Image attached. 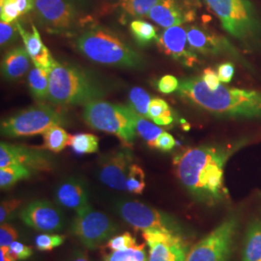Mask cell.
Here are the masks:
<instances>
[{
	"mask_svg": "<svg viewBox=\"0 0 261 261\" xmlns=\"http://www.w3.org/2000/svg\"><path fill=\"white\" fill-rule=\"evenodd\" d=\"M67 261H89L86 252H83L81 250H75V252H73Z\"/></svg>",
	"mask_w": 261,
	"mask_h": 261,
	"instance_id": "bcb514c9",
	"label": "cell"
},
{
	"mask_svg": "<svg viewBox=\"0 0 261 261\" xmlns=\"http://www.w3.org/2000/svg\"><path fill=\"white\" fill-rule=\"evenodd\" d=\"M10 252H12L18 259L23 260L32 255V249L22 243L15 241L10 246Z\"/></svg>",
	"mask_w": 261,
	"mask_h": 261,
	"instance_id": "60d3db41",
	"label": "cell"
},
{
	"mask_svg": "<svg viewBox=\"0 0 261 261\" xmlns=\"http://www.w3.org/2000/svg\"><path fill=\"white\" fill-rule=\"evenodd\" d=\"M20 205V200L19 199H9L3 200L0 204V223L5 224L12 218L15 211Z\"/></svg>",
	"mask_w": 261,
	"mask_h": 261,
	"instance_id": "74e56055",
	"label": "cell"
},
{
	"mask_svg": "<svg viewBox=\"0 0 261 261\" xmlns=\"http://www.w3.org/2000/svg\"><path fill=\"white\" fill-rule=\"evenodd\" d=\"M75 47L89 60L102 65L125 69L142 65L140 54L107 28L86 29L76 38Z\"/></svg>",
	"mask_w": 261,
	"mask_h": 261,
	"instance_id": "277c9868",
	"label": "cell"
},
{
	"mask_svg": "<svg viewBox=\"0 0 261 261\" xmlns=\"http://www.w3.org/2000/svg\"><path fill=\"white\" fill-rule=\"evenodd\" d=\"M105 88L93 75L54 59L49 73L48 100L59 106L84 105L102 100Z\"/></svg>",
	"mask_w": 261,
	"mask_h": 261,
	"instance_id": "3957f363",
	"label": "cell"
},
{
	"mask_svg": "<svg viewBox=\"0 0 261 261\" xmlns=\"http://www.w3.org/2000/svg\"><path fill=\"white\" fill-rule=\"evenodd\" d=\"M31 58L25 47H18L8 51L2 59L1 72L7 81H16L28 73Z\"/></svg>",
	"mask_w": 261,
	"mask_h": 261,
	"instance_id": "44dd1931",
	"label": "cell"
},
{
	"mask_svg": "<svg viewBox=\"0 0 261 261\" xmlns=\"http://www.w3.org/2000/svg\"><path fill=\"white\" fill-rule=\"evenodd\" d=\"M176 144V141L174 140V138L168 134L167 132H163L161 134V136L159 137L158 140L156 141V149L161 150L163 152H168L174 148Z\"/></svg>",
	"mask_w": 261,
	"mask_h": 261,
	"instance_id": "b9f144b4",
	"label": "cell"
},
{
	"mask_svg": "<svg viewBox=\"0 0 261 261\" xmlns=\"http://www.w3.org/2000/svg\"><path fill=\"white\" fill-rule=\"evenodd\" d=\"M127 191L130 194L141 195L145 189V173L139 165L133 164L130 166L127 181Z\"/></svg>",
	"mask_w": 261,
	"mask_h": 261,
	"instance_id": "836d02e7",
	"label": "cell"
},
{
	"mask_svg": "<svg viewBox=\"0 0 261 261\" xmlns=\"http://www.w3.org/2000/svg\"><path fill=\"white\" fill-rule=\"evenodd\" d=\"M241 261H261V217L253 218L247 226Z\"/></svg>",
	"mask_w": 261,
	"mask_h": 261,
	"instance_id": "7402d4cb",
	"label": "cell"
},
{
	"mask_svg": "<svg viewBox=\"0 0 261 261\" xmlns=\"http://www.w3.org/2000/svg\"><path fill=\"white\" fill-rule=\"evenodd\" d=\"M238 227V216H228L189 250L186 261L229 260Z\"/></svg>",
	"mask_w": 261,
	"mask_h": 261,
	"instance_id": "ba28073f",
	"label": "cell"
},
{
	"mask_svg": "<svg viewBox=\"0 0 261 261\" xmlns=\"http://www.w3.org/2000/svg\"><path fill=\"white\" fill-rule=\"evenodd\" d=\"M179 81L174 75H167L161 77L158 82V89L160 92L169 94L177 91Z\"/></svg>",
	"mask_w": 261,
	"mask_h": 261,
	"instance_id": "ab89813d",
	"label": "cell"
},
{
	"mask_svg": "<svg viewBox=\"0 0 261 261\" xmlns=\"http://www.w3.org/2000/svg\"><path fill=\"white\" fill-rule=\"evenodd\" d=\"M18 258L10 252V248H0V261H17Z\"/></svg>",
	"mask_w": 261,
	"mask_h": 261,
	"instance_id": "f6af8a7d",
	"label": "cell"
},
{
	"mask_svg": "<svg viewBox=\"0 0 261 261\" xmlns=\"http://www.w3.org/2000/svg\"><path fill=\"white\" fill-rule=\"evenodd\" d=\"M133 161V152L127 146L105 154L99 160V179L111 189L120 192L127 191L126 181Z\"/></svg>",
	"mask_w": 261,
	"mask_h": 261,
	"instance_id": "7c38bea8",
	"label": "cell"
},
{
	"mask_svg": "<svg viewBox=\"0 0 261 261\" xmlns=\"http://www.w3.org/2000/svg\"><path fill=\"white\" fill-rule=\"evenodd\" d=\"M117 231V225L108 215L94 210L90 205L76 212L72 224V232L88 250L101 247Z\"/></svg>",
	"mask_w": 261,
	"mask_h": 261,
	"instance_id": "9c48e42d",
	"label": "cell"
},
{
	"mask_svg": "<svg viewBox=\"0 0 261 261\" xmlns=\"http://www.w3.org/2000/svg\"><path fill=\"white\" fill-rule=\"evenodd\" d=\"M35 15L50 33L64 34L75 28L79 10L73 0H35Z\"/></svg>",
	"mask_w": 261,
	"mask_h": 261,
	"instance_id": "8fae6325",
	"label": "cell"
},
{
	"mask_svg": "<svg viewBox=\"0 0 261 261\" xmlns=\"http://www.w3.org/2000/svg\"><path fill=\"white\" fill-rule=\"evenodd\" d=\"M19 33L17 25H13V23H6L1 21L0 23V44L1 46H5L10 42L14 41Z\"/></svg>",
	"mask_w": 261,
	"mask_h": 261,
	"instance_id": "f35d334b",
	"label": "cell"
},
{
	"mask_svg": "<svg viewBox=\"0 0 261 261\" xmlns=\"http://www.w3.org/2000/svg\"><path fill=\"white\" fill-rule=\"evenodd\" d=\"M18 215L23 224L38 231L56 232L64 226L62 212L47 200L32 201L24 206Z\"/></svg>",
	"mask_w": 261,
	"mask_h": 261,
	"instance_id": "5bb4252c",
	"label": "cell"
},
{
	"mask_svg": "<svg viewBox=\"0 0 261 261\" xmlns=\"http://www.w3.org/2000/svg\"><path fill=\"white\" fill-rule=\"evenodd\" d=\"M19 234L11 224H1L0 226V248H10L11 244L17 241Z\"/></svg>",
	"mask_w": 261,
	"mask_h": 261,
	"instance_id": "8d00e7d4",
	"label": "cell"
},
{
	"mask_svg": "<svg viewBox=\"0 0 261 261\" xmlns=\"http://www.w3.org/2000/svg\"><path fill=\"white\" fill-rule=\"evenodd\" d=\"M158 46L167 55L181 64L193 67L198 57L188 42L187 28L181 25L166 28L159 36Z\"/></svg>",
	"mask_w": 261,
	"mask_h": 261,
	"instance_id": "2e32d148",
	"label": "cell"
},
{
	"mask_svg": "<svg viewBox=\"0 0 261 261\" xmlns=\"http://www.w3.org/2000/svg\"><path fill=\"white\" fill-rule=\"evenodd\" d=\"M84 118L91 128L114 135L127 145L138 136L135 112L129 106L97 100L84 106Z\"/></svg>",
	"mask_w": 261,
	"mask_h": 261,
	"instance_id": "8992f818",
	"label": "cell"
},
{
	"mask_svg": "<svg viewBox=\"0 0 261 261\" xmlns=\"http://www.w3.org/2000/svg\"><path fill=\"white\" fill-rule=\"evenodd\" d=\"M45 148L54 153H59L69 144L70 135L60 125L48 128L44 134Z\"/></svg>",
	"mask_w": 261,
	"mask_h": 261,
	"instance_id": "484cf974",
	"label": "cell"
},
{
	"mask_svg": "<svg viewBox=\"0 0 261 261\" xmlns=\"http://www.w3.org/2000/svg\"><path fill=\"white\" fill-rule=\"evenodd\" d=\"M149 119L159 126H168L173 120V112L168 103L160 98H153L149 105Z\"/></svg>",
	"mask_w": 261,
	"mask_h": 261,
	"instance_id": "f1b7e54d",
	"label": "cell"
},
{
	"mask_svg": "<svg viewBox=\"0 0 261 261\" xmlns=\"http://www.w3.org/2000/svg\"><path fill=\"white\" fill-rule=\"evenodd\" d=\"M135 116L138 135L147 143L149 147L155 148L156 141L164 130L160 128L159 125L157 126V124L150 122L147 118L141 116L137 112H135Z\"/></svg>",
	"mask_w": 261,
	"mask_h": 261,
	"instance_id": "4316f807",
	"label": "cell"
},
{
	"mask_svg": "<svg viewBox=\"0 0 261 261\" xmlns=\"http://www.w3.org/2000/svg\"><path fill=\"white\" fill-rule=\"evenodd\" d=\"M177 93L189 103L218 116L261 119V91L222 84L211 90L201 77H188L179 83Z\"/></svg>",
	"mask_w": 261,
	"mask_h": 261,
	"instance_id": "7a4b0ae2",
	"label": "cell"
},
{
	"mask_svg": "<svg viewBox=\"0 0 261 261\" xmlns=\"http://www.w3.org/2000/svg\"><path fill=\"white\" fill-rule=\"evenodd\" d=\"M201 79L205 83L207 87L211 90H216L221 85L218 73H216L211 68H207L203 71V75Z\"/></svg>",
	"mask_w": 261,
	"mask_h": 261,
	"instance_id": "7bdbcfd3",
	"label": "cell"
},
{
	"mask_svg": "<svg viewBox=\"0 0 261 261\" xmlns=\"http://www.w3.org/2000/svg\"><path fill=\"white\" fill-rule=\"evenodd\" d=\"M56 199L59 205L75 212L89 205L85 183L76 176L66 178L59 184L56 191Z\"/></svg>",
	"mask_w": 261,
	"mask_h": 261,
	"instance_id": "d6986e66",
	"label": "cell"
},
{
	"mask_svg": "<svg viewBox=\"0 0 261 261\" xmlns=\"http://www.w3.org/2000/svg\"><path fill=\"white\" fill-rule=\"evenodd\" d=\"M115 209L122 219L137 230H162L181 234V228L174 218L140 201H118Z\"/></svg>",
	"mask_w": 261,
	"mask_h": 261,
	"instance_id": "30bf717a",
	"label": "cell"
},
{
	"mask_svg": "<svg viewBox=\"0 0 261 261\" xmlns=\"http://www.w3.org/2000/svg\"><path fill=\"white\" fill-rule=\"evenodd\" d=\"M16 25L19 30V34L22 39L28 56H30L34 66L41 69L50 70L54 58L51 57L47 47L43 43L36 27L32 24V30L31 32H29L18 21L16 22Z\"/></svg>",
	"mask_w": 261,
	"mask_h": 261,
	"instance_id": "ffe728a7",
	"label": "cell"
},
{
	"mask_svg": "<svg viewBox=\"0 0 261 261\" xmlns=\"http://www.w3.org/2000/svg\"><path fill=\"white\" fill-rule=\"evenodd\" d=\"M158 0H119L122 11L129 17L141 19L148 17L150 10Z\"/></svg>",
	"mask_w": 261,
	"mask_h": 261,
	"instance_id": "4dcf8cb0",
	"label": "cell"
},
{
	"mask_svg": "<svg viewBox=\"0 0 261 261\" xmlns=\"http://www.w3.org/2000/svg\"><path fill=\"white\" fill-rule=\"evenodd\" d=\"M151 100L149 94L139 86L133 87L129 92V107L134 112L147 119H149L148 110Z\"/></svg>",
	"mask_w": 261,
	"mask_h": 261,
	"instance_id": "1f68e13d",
	"label": "cell"
},
{
	"mask_svg": "<svg viewBox=\"0 0 261 261\" xmlns=\"http://www.w3.org/2000/svg\"><path fill=\"white\" fill-rule=\"evenodd\" d=\"M130 30L137 44L141 47L148 46L158 41L157 30L154 25L142 19H134L130 23Z\"/></svg>",
	"mask_w": 261,
	"mask_h": 261,
	"instance_id": "d4e9b609",
	"label": "cell"
},
{
	"mask_svg": "<svg viewBox=\"0 0 261 261\" xmlns=\"http://www.w3.org/2000/svg\"><path fill=\"white\" fill-rule=\"evenodd\" d=\"M12 165H21L35 171H47L53 168V160L50 155L43 150L1 142L0 168Z\"/></svg>",
	"mask_w": 261,
	"mask_h": 261,
	"instance_id": "9a60e30c",
	"label": "cell"
},
{
	"mask_svg": "<svg viewBox=\"0 0 261 261\" xmlns=\"http://www.w3.org/2000/svg\"><path fill=\"white\" fill-rule=\"evenodd\" d=\"M65 117L47 105H37L18 112L1 123V135L7 138L44 134L55 125H64Z\"/></svg>",
	"mask_w": 261,
	"mask_h": 261,
	"instance_id": "52a82bcc",
	"label": "cell"
},
{
	"mask_svg": "<svg viewBox=\"0 0 261 261\" xmlns=\"http://www.w3.org/2000/svg\"><path fill=\"white\" fill-rule=\"evenodd\" d=\"M139 245L137 244L136 238L130 233L125 232L121 235L113 236L108 242L106 247L111 250V252L114 251H124L132 248H136Z\"/></svg>",
	"mask_w": 261,
	"mask_h": 261,
	"instance_id": "d590c367",
	"label": "cell"
},
{
	"mask_svg": "<svg viewBox=\"0 0 261 261\" xmlns=\"http://www.w3.org/2000/svg\"><path fill=\"white\" fill-rule=\"evenodd\" d=\"M103 261H148V255L145 245L140 244L136 248L107 253L103 255Z\"/></svg>",
	"mask_w": 261,
	"mask_h": 261,
	"instance_id": "d6a6232c",
	"label": "cell"
},
{
	"mask_svg": "<svg viewBox=\"0 0 261 261\" xmlns=\"http://www.w3.org/2000/svg\"><path fill=\"white\" fill-rule=\"evenodd\" d=\"M224 30L248 49L261 47V19L249 0H205Z\"/></svg>",
	"mask_w": 261,
	"mask_h": 261,
	"instance_id": "5b68a950",
	"label": "cell"
},
{
	"mask_svg": "<svg viewBox=\"0 0 261 261\" xmlns=\"http://www.w3.org/2000/svg\"><path fill=\"white\" fill-rule=\"evenodd\" d=\"M188 42L195 51L206 56H217L222 54L236 55V49L224 37H220L199 27L187 28Z\"/></svg>",
	"mask_w": 261,
	"mask_h": 261,
	"instance_id": "ac0fdd59",
	"label": "cell"
},
{
	"mask_svg": "<svg viewBox=\"0 0 261 261\" xmlns=\"http://www.w3.org/2000/svg\"><path fill=\"white\" fill-rule=\"evenodd\" d=\"M65 241V236L61 234L43 233L35 238V246L39 251L47 252L61 246Z\"/></svg>",
	"mask_w": 261,
	"mask_h": 261,
	"instance_id": "e575fe53",
	"label": "cell"
},
{
	"mask_svg": "<svg viewBox=\"0 0 261 261\" xmlns=\"http://www.w3.org/2000/svg\"><path fill=\"white\" fill-rule=\"evenodd\" d=\"M234 75V67L231 63L221 64L218 68V75L222 83L228 84L231 82Z\"/></svg>",
	"mask_w": 261,
	"mask_h": 261,
	"instance_id": "ee69618b",
	"label": "cell"
},
{
	"mask_svg": "<svg viewBox=\"0 0 261 261\" xmlns=\"http://www.w3.org/2000/svg\"><path fill=\"white\" fill-rule=\"evenodd\" d=\"M50 70L41 69L34 66L28 74V86L30 92L37 100L42 101L48 99Z\"/></svg>",
	"mask_w": 261,
	"mask_h": 261,
	"instance_id": "cb8c5ba5",
	"label": "cell"
},
{
	"mask_svg": "<svg viewBox=\"0 0 261 261\" xmlns=\"http://www.w3.org/2000/svg\"><path fill=\"white\" fill-rule=\"evenodd\" d=\"M68 145L77 155L93 154L99 150V139L92 134H76L70 136Z\"/></svg>",
	"mask_w": 261,
	"mask_h": 261,
	"instance_id": "83f0119b",
	"label": "cell"
},
{
	"mask_svg": "<svg viewBox=\"0 0 261 261\" xmlns=\"http://www.w3.org/2000/svg\"><path fill=\"white\" fill-rule=\"evenodd\" d=\"M142 236L149 247L148 261H186L189 249L181 234L145 230Z\"/></svg>",
	"mask_w": 261,
	"mask_h": 261,
	"instance_id": "4fadbf2b",
	"label": "cell"
},
{
	"mask_svg": "<svg viewBox=\"0 0 261 261\" xmlns=\"http://www.w3.org/2000/svg\"><path fill=\"white\" fill-rule=\"evenodd\" d=\"M244 141L234 145H202L187 149L174 160L176 175L189 194L208 205L227 198L224 186V167Z\"/></svg>",
	"mask_w": 261,
	"mask_h": 261,
	"instance_id": "6da1fadb",
	"label": "cell"
},
{
	"mask_svg": "<svg viewBox=\"0 0 261 261\" xmlns=\"http://www.w3.org/2000/svg\"><path fill=\"white\" fill-rule=\"evenodd\" d=\"M147 18L162 28H168L193 20L195 12L185 8L179 0H158Z\"/></svg>",
	"mask_w": 261,
	"mask_h": 261,
	"instance_id": "e0dca14e",
	"label": "cell"
},
{
	"mask_svg": "<svg viewBox=\"0 0 261 261\" xmlns=\"http://www.w3.org/2000/svg\"><path fill=\"white\" fill-rule=\"evenodd\" d=\"M35 7V0H0V19L6 23L17 21Z\"/></svg>",
	"mask_w": 261,
	"mask_h": 261,
	"instance_id": "603a6c76",
	"label": "cell"
},
{
	"mask_svg": "<svg viewBox=\"0 0 261 261\" xmlns=\"http://www.w3.org/2000/svg\"><path fill=\"white\" fill-rule=\"evenodd\" d=\"M32 170L21 165H12L6 168H0V188L1 190L14 186L20 180L30 177Z\"/></svg>",
	"mask_w": 261,
	"mask_h": 261,
	"instance_id": "f546056e",
	"label": "cell"
}]
</instances>
